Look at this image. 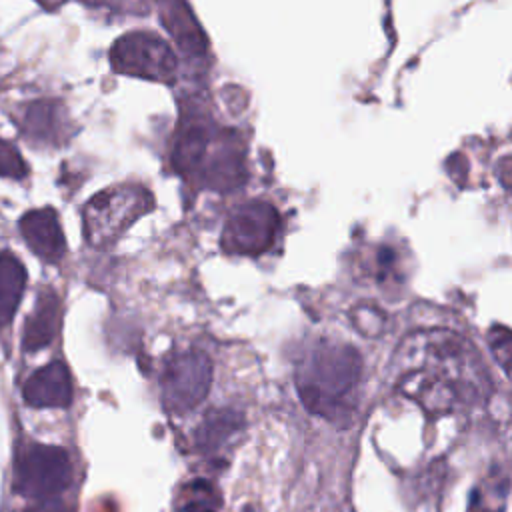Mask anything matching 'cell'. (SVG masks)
Instances as JSON below:
<instances>
[{"label": "cell", "mask_w": 512, "mask_h": 512, "mask_svg": "<svg viewBox=\"0 0 512 512\" xmlns=\"http://www.w3.org/2000/svg\"><path fill=\"white\" fill-rule=\"evenodd\" d=\"M20 232L28 248L42 260L54 264L64 256L66 242L58 214L52 208L30 210L20 218Z\"/></svg>", "instance_id": "obj_9"}, {"label": "cell", "mask_w": 512, "mask_h": 512, "mask_svg": "<svg viewBox=\"0 0 512 512\" xmlns=\"http://www.w3.org/2000/svg\"><path fill=\"white\" fill-rule=\"evenodd\" d=\"M152 206V196L140 186H114L98 192L84 206V234L92 246L114 242L124 228Z\"/></svg>", "instance_id": "obj_4"}, {"label": "cell", "mask_w": 512, "mask_h": 512, "mask_svg": "<svg viewBox=\"0 0 512 512\" xmlns=\"http://www.w3.org/2000/svg\"><path fill=\"white\" fill-rule=\"evenodd\" d=\"M490 348L496 356V360L500 362V368L504 372H508V364H510V332L504 326H496L490 336H488Z\"/></svg>", "instance_id": "obj_17"}, {"label": "cell", "mask_w": 512, "mask_h": 512, "mask_svg": "<svg viewBox=\"0 0 512 512\" xmlns=\"http://www.w3.org/2000/svg\"><path fill=\"white\" fill-rule=\"evenodd\" d=\"M212 362L202 350L174 354L160 378V398L168 412L182 416L194 410L210 390Z\"/></svg>", "instance_id": "obj_5"}, {"label": "cell", "mask_w": 512, "mask_h": 512, "mask_svg": "<svg viewBox=\"0 0 512 512\" xmlns=\"http://www.w3.org/2000/svg\"><path fill=\"white\" fill-rule=\"evenodd\" d=\"M352 318H354L356 328H358L362 334H368V336H376V334L382 330V326H384V316H382V312L376 310V308H372V306L354 308Z\"/></svg>", "instance_id": "obj_16"}, {"label": "cell", "mask_w": 512, "mask_h": 512, "mask_svg": "<svg viewBox=\"0 0 512 512\" xmlns=\"http://www.w3.org/2000/svg\"><path fill=\"white\" fill-rule=\"evenodd\" d=\"M394 386L428 414H448L478 404L490 390L474 348L442 328L408 334L392 362Z\"/></svg>", "instance_id": "obj_1"}, {"label": "cell", "mask_w": 512, "mask_h": 512, "mask_svg": "<svg viewBox=\"0 0 512 512\" xmlns=\"http://www.w3.org/2000/svg\"><path fill=\"white\" fill-rule=\"evenodd\" d=\"M112 66L122 74L144 76L150 80H170L176 60L166 42L148 32H132L112 46Z\"/></svg>", "instance_id": "obj_6"}, {"label": "cell", "mask_w": 512, "mask_h": 512, "mask_svg": "<svg viewBox=\"0 0 512 512\" xmlns=\"http://www.w3.org/2000/svg\"><path fill=\"white\" fill-rule=\"evenodd\" d=\"M26 172H28L26 162L22 160L18 150L10 142L0 140V176L22 178L26 176Z\"/></svg>", "instance_id": "obj_15"}, {"label": "cell", "mask_w": 512, "mask_h": 512, "mask_svg": "<svg viewBox=\"0 0 512 512\" xmlns=\"http://www.w3.org/2000/svg\"><path fill=\"white\" fill-rule=\"evenodd\" d=\"M244 426V418L232 408L210 410L196 428V446L202 452H216L226 446Z\"/></svg>", "instance_id": "obj_11"}, {"label": "cell", "mask_w": 512, "mask_h": 512, "mask_svg": "<svg viewBox=\"0 0 512 512\" xmlns=\"http://www.w3.org/2000/svg\"><path fill=\"white\" fill-rule=\"evenodd\" d=\"M362 358L342 342H318L296 366V390L302 404L328 420L350 418L352 392L360 382Z\"/></svg>", "instance_id": "obj_2"}, {"label": "cell", "mask_w": 512, "mask_h": 512, "mask_svg": "<svg viewBox=\"0 0 512 512\" xmlns=\"http://www.w3.org/2000/svg\"><path fill=\"white\" fill-rule=\"evenodd\" d=\"M220 504L216 486L204 478H196L180 490L176 512H218Z\"/></svg>", "instance_id": "obj_14"}, {"label": "cell", "mask_w": 512, "mask_h": 512, "mask_svg": "<svg viewBox=\"0 0 512 512\" xmlns=\"http://www.w3.org/2000/svg\"><path fill=\"white\" fill-rule=\"evenodd\" d=\"M276 230V212L272 206L256 202L242 206L226 224L222 244L228 252L256 254L272 244Z\"/></svg>", "instance_id": "obj_7"}, {"label": "cell", "mask_w": 512, "mask_h": 512, "mask_svg": "<svg viewBox=\"0 0 512 512\" xmlns=\"http://www.w3.org/2000/svg\"><path fill=\"white\" fill-rule=\"evenodd\" d=\"M24 512H70V510L62 500L46 498V500H38L34 506L26 508Z\"/></svg>", "instance_id": "obj_18"}, {"label": "cell", "mask_w": 512, "mask_h": 512, "mask_svg": "<svg viewBox=\"0 0 512 512\" xmlns=\"http://www.w3.org/2000/svg\"><path fill=\"white\" fill-rule=\"evenodd\" d=\"M24 288V264L12 252H0V330L12 322Z\"/></svg>", "instance_id": "obj_12"}, {"label": "cell", "mask_w": 512, "mask_h": 512, "mask_svg": "<svg viewBox=\"0 0 512 512\" xmlns=\"http://www.w3.org/2000/svg\"><path fill=\"white\" fill-rule=\"evenodd\" d=\"M72 482V460L60 446L24 440L14 456L12 490L24 498L46 500L62 494Z\"/></svg>", "instance_id": "obj_3"}, {"label": "cell", "mask_w": 512, "mask_h": 512, "mask_svg": "<svg viewBox=\"0 0 512 512\" xmlns=\"http://www.w3.org/2000/svg\"><path fill=\"white\" fill-rule=\"evenodd\" d=\"M24 134L40 144H56L64 134V116L54 102H32L22 118Z\"/></svg>", "instance_id": "obj_13"}, {"label": "cell", "mask_w": 512, "mask_h": 512, "mask_svg": "<svg viewBox=\"0 0 512 512\" xmlns=\"http://www.w3.org/2000/svg\"><path fill=\"white\" fill-rule=\"evenodd\" d=\"M60 326V298L52 288H42L36 296L34 308L24 324L22 348L26 352H36L46 348Z\"/></svg>", "instance_id": "obj_10"}, {"label": "cell", "mask_w": 512, "mask_h": 512, "mask_svg": "<svg viewBox=\"0 0 512 512\" xmlns=\"http://www.w3.org/2000/svg\"><path fill=\"white\" fill-rule=\"evenodd\" d=\"M22 398L32 408H66L72 404V376L64 362L54 360L34 374L22 386Z\"/></svg>", "instance_id": "obj_8"}]
</instances>
